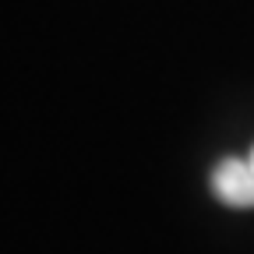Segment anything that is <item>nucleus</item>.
<instances>
[{
  "mask_svg": "<svg viewBox=\"0 0 254 254\" xmlns=\"http://www.w3.org/2000/svg\"><path fill=\"white\" fill-rule=\"evenodd\" d=\"M212 190L230 208H254V166L251 159L226 155L212 170Z\"/></svg>",
  "mask_w": 254,
  "mask_h": 254,
  "instance_id": "nucleus-1",
  "label": "nucleus"
},
{
  "mask_svg": "<svg viewBox=\"0 0 254 254\" xmlns=\"http://www.w3.org/2000/svg\"><path fill=\"white\" fill-rule=\"evenodd\" d=\"M247 159H251V166H254V148H251V155H247Z\"/></svg>",
  "mask_w": 254,
  "mask_h": 254,
  "instance_id": "nucleus-2",
  "label": "nucleus"
}]
</instances>
